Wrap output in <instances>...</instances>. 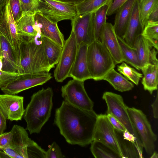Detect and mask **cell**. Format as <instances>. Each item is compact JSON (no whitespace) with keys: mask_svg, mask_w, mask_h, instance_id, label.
<instances>
[{"mask_svg":"<svg viewBox=\"0 0 158 158\" xmlns=\"http://www.w3.org/2000/svg\"><path fill=\"white\" fill-rule=\"evenodd\" d=\"M93 139L107 146L123 158L115 129L109 121L106 114H98Z\"/></svg>","mask_w":158,"mask_h":158,"instance_id":"obj_12","label":"cell"},{"mask_svg":"<svg viewBox=\"0 0 158 158\" xmlns=\"http://www.w3.org/2000/svg\"><path fill=\"white\" fill-rule=\"evenodd\" d=\"M84 81L73 79L62 86L61 96L64 101L81 109L93 110L94 102L89 98L84 87Z\"/></svg>","mask_w":158,"mask_h":158,"instance_id":"obj_10","label":"cell"},{"mask_svg":"<svg viewBox=\"0 0 158 158\" xmlns=\"http://www.w3.org/2000/svg\"><path fill=\"white\" fill-rule=\"evenodd\" d=\"M35 13H23V15L16 24L19 35L29 38L35 36L39 33L35 24Z\"/></svg>","mask_w":158,"mask_h":158,"instance_id":"obj_24","label":"cell"},{"mask_svg":"<svg viewBox=\"0 0 158 158\" xmlns=\"http://www.w3.org/2000/svg\"><path fill=\"white\" fill-rule=\"evenodd\" d=\"M78 46L73 31L72 30L69 38L65 41L58 63L54 72L56 81H63L69 77L77 56Z\"/></svg>","mask_w":158,"mask_h":158,"instance_id":"obj_7","label":"cell"},{"mask_svg":"<svg viewBox=\"0 0 158 158\" xmlns=\"http://www.w3.org/2000/svg\"><path fill=\"white\" fill-rule=\"evenodd\" d=\"M151 156L150 157L151 158H158V153L155 151L151 155Z\"/></svg>","mask_w":158,"mask_h":158,"instance_id":"obj_48","label":"cell"},{"mask_svg":"<svg viewBox=\"0 0 158 158\" xmlns=\"http://www.w3.org/2000/svg\"><path fill=\"white\" fill-rule=\"evenodd\" d=\"M27 153L28 158H46V151L32 140L27 146Z\"/></svg>","mask_w":158,"mask_h":158,"instance_id":"obj_35","label":"cell"},{"mask_svg":"<svg viewBox=\"0 0 158 158\" xmlns=\"http://www.w3.org/2000/svg\"><path fill=\"white\" fill-rule=\"evenodd\" d=\"M94 16V12L77 14L71 20L72 30L74 34L78 46L81 43L89 45L95 40Z\"/></svg>","mask_w":158,"mask_h":158,"instance_id":"obj_13","label":"cell"},{"mask_svg":"<svg viewBox=\"0 0 158 158\" xmlns=\"http://www.w3.org/2000/svg\"><path fill=\"white\" fill-rule=\"evenodd\" d=\"M60 2L68 3L70 4L76 6L85 0H56Z\"/></svg>","mask_w":158,"mask_h":158,"instance_id":"obj_47","label":"cell"},{"mask_svg":"<svg viewBox=\"0 0 158 158\" xmlns=\"http://www.w3.org/2000/svg\"><path fill=\"white\" fill-rule=\"evenodd\" d=\"M101 42L106 48L116 64L123 62L120 47L113 25L106 22L100 35Z\"/></svg>","mask_w":158,"mask_h":158,"instance_id":"obj_16","label":"cell"},{"mask_svg":"<svg viewBox=\"0 0 158 158\" xmlns=\"http://www.w3.org/2000/svg\"><path fill=\"white\" fill-rule=\"evenodd\" d=\"M88 45L81 43L78 46L76 58L69 74V77L84 81L92 79L87 62V50Z\"/></svg>","mask_w":158,"mask_h":158,"instance_id":"obj_17","label":"cell"},{"mask_svg":"<svg viewBox=\"0 0 158 158\" xmlns=\"http://www.w3.org/2000/svg\"><path fill=\"white\" fill-rule=\"evenodd\" d=\"M40 0H20L23 13L37 12Z\"/></svg>","mask_w":158,"mask_h":158,"instance_id":"obj_37","label":"cell"},{"mask_svg":"<svg viewBox=\"0 0 158 158\" xmlns=\"http://www.w3.org/2000/svg\"><path fill=\"white\" fill-rule=\"evenodd\" d=\"M102 98L107 106V113L111 114L118 119L126 129L135 136L139 143L142 145L129 115L127 110L128 106L124 103L122 96L108 91L103 93Z\"/></svg>","mask_w":158,"mask_h":158,"instance_id":"obj_9","label":"cell"},{"mask_svg":"<svg viewBox=\"0 0 158 158\" xmlns=\"http://www.w3.org/2000/svg\"><path fill=\"white\" fill-rule=\"evenodd\" d=\"M35 21L36 27L41 36L63 47L65 42L64 37L57 23L52 22L38 12L35 14Z\"/></svg>","mask_w":158,"mask_h":158,"instance_id":"obj_15","label":"cell"},{"mask_svg":"<svg viewBox=\"0 0 158 158\" xmlns=\"http://www.w3.org/2000/svg\"><path fill=\"white\" fill-rule=\"evenodd\" d=\"M116 135L123 156V158H142L143 157V147L135 139H124L121 131L115 130Z\"/></svg>","mask_w":158,"mask_h":158,"instance_id":"obj_21","label":"cell"},{"mask_svg":"<svg viewBox=\"0 0 158 158\" xmlns=\"http://www.w3.org/2000/svg\"><path fill=\"white\" fill-rule=\"evenodd\" d=\"M46 152V158H64L61 149L58 144L53 142Z\"/></svg>","mask_w":158,"mask_h":158,"instance_id":"obj_38","label":"cell"},{"mask_svg":"<svg viewBox=\"0 0 158 158\" xmlns=\"http://www.w3.org/2000/svg\"><path fill=\"white\" fill-rule=\"evenodd\" d=\"M109 2L102 6L94 13V28L95 40L101 41L100 35L102 29L106 22Z\"/></svg>","mask_w":158,"mask_h":158,"instance_id":"obj_30","label":"cell"},{"mask_svg":"<svg viewBox=\"0 0 158 158\" xmlns=\"http://www.w3.org/2000/svg\"><path fill=\"white\" fill-rule=\"evenodd\" d=\"M12 16L16 24L23 15L20 0H9Z\"/></svg>","mask_w":158,"mask_h":158,"instance_id":"obj_36","label":"cell"},{"mask_svg":"<svg viewBox=\"0 0 158 158\" xmlns=\"http://www.w3.org/2000/svg\"><path fill=\"white\" fill-rule=\"evenodd\" d=\"M143 76L142 83L144 89L152 94L157 90L158 84V60L153 61L141 70Z\"/></svg>","mask_w":158,"mask_h":158,"instance_id":"obj_22","label":"cell"},{"mask_svg":"<svg viewBox=\"0 0 158 158\" xmlns=\"http://www.w3.org/2000/svg\"><path fill=\"white\" fill-rule=\"evenodd\" d=\"M98 115L93 110H84L64 100L56 110L54 123L68 143L84 147L93 140Z\"/></svg>","mask_w":158,"mask_h":158,"instance_id":"obj_1","label":"cell"},{"mask_svg":"<svg viewBox=\"0 0 158 158\" xmlns=\"http://www.w3.org/2000/svg\"><path fill=\"white\" fill-rule=\"evenodd\" d=\"M123 61L134 67L137 70H141L136 49L128 45L124 40L117 37Z\"/></svg>","mask_w":158,"mask_h":158,"instance_id":"obj_28","label":"cell"},{"mask_svg":"<svg viewBox=\"0 0 158 158\" xmlns=\"http://www.w3.org/2000/svg\"><path fill=\"white\" fill-rule=\"evenodd\" d=\"M53 92L48 87L34 93L25 109L23 118L27 126L26 128L31 134L39 133L50 118L53 106Z\"/></svg>","mask_w":158,"mask_h":158,"instance_id":"obj_2","label":"cell"},{"mask_svg":"<svg viewBox=\"0 0 158 158\" xmlns=\"http://www.w3.org/2000/svg\"><path fill=\"white\" fill-rule=\"evenodd\" d=\"M128 0H110L107 15L109 16L116 13L119 8Z\"/></svg>","mask_w":158,"mask_h":158,"instance_id":"obj_40","label":"cell"},{"mask_svg":"<svg viewBox=\"0 0 158 158\" xmlns=\"http://www.w3.org/2000/svg\"><path fill=\"white\" fill-rule=\"evenodd\" d=\"M20 74L17 73L8 72L0 70V89L10 81Z\"/></svg>","mask_w":158,"mask_h":158,"instance_id":"obj_39","label":"cell"},{"mask_svg":"<svg viewBox=\"0 0 158 158\" xmlns=\"http://www.w3.org/2000/svg\"><path fill=\"white\" fill-rule=\"evenodd\" d=\"M7 0H0V8L4 5Z\"/></svg>","mask_w":158,"mask_h":158,"instance_id":"obj_50","label":"cell"},{"mask_svg":"<svg viewBox=\"0 0 158 158\" xmlns=\"http://www.w3.org/2000/svg\"><path fill=\"white\" fill-rule=\"evenodd\" d=\"M148 21L158 22V6H156L151 13Z\"/></svg>","mask_w":158,"mask_h":158,"instance_id":"obj_45","label":"cell"},{"mask_svg":"<svg viewBox=\"0 0 158 158\" xmlns=\"http://www.w3.org/2000/svg\"><path fill=\"white\" fill-rule=\"evenodd\" d=\"M10 131L12 139L9 147L18 153L22 158H28L27 149L31 139L23 127L15 125Z\"/></svg>","mask_w":158,"mask_h":158,"instance_id":"obj_20","label":"cell"},{"mask_svg":"<svg viewBox=\"0 0 158 158\" xmlns=\"http://www.w3.org/2000/svg\"><path fill=\"white\" fill-rule=\"evenodd\" d=\"M37 12L57 23L64 20H71L77 15L76 6L56 0H40Z\"/></svg>","mask_w":158,"mask_h":158,"instance_id":"obj_8","label":"cell"},{"mask_svg":"<svg viewBox=\"0 0 158 158\" xmlns=\"http://www.w3.org/2000/svg\"><path fill=\"white\" fill-rule=\"evenodd\" d=\"M41 40L48 63L53 68L58 62L62 47L50 39L41 35Z\"/></svg>","mask_w":158,"mask_h":158,"instance_id":"obj_27","label":"cell"},{"mask_svg":"<svg viewBox=\"0 0 158 158\" xmlns=\"http://www.w3.org/2000/svg\"><path fill=\"white\" fill-rule=\"evenodd\" d=\"M106 115L109 121L115 130L121 132H123L126 130L121 123L111 114L107 113Z\"/></svg>","mask_w":158,"mask_h":158,"instance_id":"obj_43","label":"cell"},{"mask_svg":"<svg viewBox=\"0 0 158 158\" xmlns=\"http://www.w3.org/2000/svg\"><path fill=\"white\" fill-rule=\"evenodd\" d=\"M110 0H85L76 6L77 14L83 15L94 12L108 3Z\"/></svg>","mask_w":158,"mask_h":158,"instance_id":"obj_31","label":"cell"},{"mask_svg":"<svg viewBox=\"0 0 158 158\" xmlns=\"http://www.w3.org/2000/svg\"><path fill=\"white\" fill-rule=\"evenodd\" d=\"M133 47L136 50L141 70L151 63V55L154 48L141 35L137 37Z\"/></svg>","mask_w":158,"mask_h":158,"instance_id":"obj_23","label":"cell"},{"mask_svg":"<svg viewBox=\"0 0 158 158\" xmlns=\"http://www.w3.org/2000/svg\"><path fill=\"white\" fill-rule=\"evenodd\" d=\"M22 158V156L13 149L8 147L3 149H0V158Z\"/></svg>","mask_w":158,"mask_h":158,"instance_id":"obj_42","label":"cell"},{"mask_svg":"<svg viewBox=\"0 0 158 158\" xmlns=\"http://www.w3.org/2000/svg\"><path fill=\"white\" fill-rule=\"evenodd\" d=\"M1 39L3 57L2 70L8 72L17 73V65L15 54L8 42L1 35Z\"/></svg>","mask_w":158,"mask_h":158,"instance_id":"obj_25","label":"cell"},{"mask_svg":"<svg viewBox=\"0 0 158 158\" xmlns=\"http://www.w3.org/2000/svg\"><path fill=\"white\" fill-rule=\"evenodd\" d=\"M7 119L0 109V135L3 133L6 128Z\"/></svg>","mask_w":158,"mask_h":158,"instance_id":"obj_44","label":"cell"},{"mask_svg":"<svg viewBox=\"0 0 158 158\" xmlns=\"http://www.w3.org/2000/svg\"><path fill=\"white\" fill-rule=\"evenodd\" d=\"M137 1L140 19L144 28L151 13L158 6V0H137Z\"/></svg>","mask_w":158,"mask_h":158,"instance_id":"obj_33","label":"cell"},{"mask_svg":"<svg viewBox=\"0 0 158 158\" xmlns=\"http://www.w3.org/2000/svg\"><path fill=\"white\" fill-rule=\"evenodd\" d=\"M141 35L158 50V22L148 21Z\"/></svg>","mask_w":158,"mask_h":158,"instance_id":"obj_32","label":"cell"},{"mask_svg":"<svg viewBox=\"0 0 158 158\" xmlns=\"http://www.w3.org/2000/svg\"><path fill=\"white\" fill-rule=\"evenodd\" d=\"M127 110L143 148L151 155L155 151L157 136L146 115L141 110L134 107H128Z\"/></svg>","mask_w":158,"mask_h":158,"instance_id":"obj_6","label":"cell"},{"mask_svg":"<svg viewBox=\"0 0 158 158\" xmlns=\"http://www.w3.org/2000/svg\"><path fill=\"white\" fill-rule=\"evenodd\" d=\"M143 28L140 19L137 0H136L133 6L131 18L123 39L128 45L133 47L136 39L141 35Z\"/></svg>","mask_w":158,"mask_h":158,"instance_id":"obj_19","label":"cell"},{"mask_svg":"<svg viewBox=\"0 0 158 158\" xmlns=\"http://www.w3.org/2000/svg\"><path fill=\"white\" fill-rule=\"evenodd\" d=\"M158 92L157 91L156 99L151 105L152 109L153 117L155 118H158Z\"/></svg>","mask_w":158,"mask_h":158,"instance_id":"obj_46","label":"cell"},{"mask_svg":"<svg viewBox=\"0 0 158 158\" xmlns=\"http://www.w3.org/2000/svg\"><path fill=\"white\" fill-rule=\"evenodd\" d=\"M90 150L96 158H121L120 156L104 144L94 140L91 143Z\"/></svg>","mask_w":158,"mask_h":158,"instance_id":"obj_29","label":"cell"},{"mask_svg":"<svg viewBox=\"0 0 158 158\" xmlns=\"http://www.w3.org/2000/svg\"><path fill=\"white\" fill-rule=\"evenodd\" d=\"M0 56H2V47L1 44V35H0Z\"/></svg>","mask_w":158,"mask_h":158,"instance_id":"obj_51","label":"cell"},{"mask_svg":"<svg viewBox=\"0 0 158 158\" xmlns=\"http://www.w3.org/2000/svg\"><path fill=\"white\" fill-rule=\"evenodd\" d=\"M52 77L49 72L20 74L1 89L5 94L16 95L25 90L42 85Z\"/></svg>","mask_w":158,"mask_h":158,"instance_id":"obj_11","label":"cell"},{"mask_svg":"<svg viewBox=\"0 0 158 158\" xmlns=\"http://www.w3.org/2000/svg\"><path fill=\"white\" fill-rule=\"evenodd\" d=\"M20 46L21 62L17 73L20 74L49 72V64L42 44L41 35L24 37Z\"/></svg>","mask_w":158,"mask_h":158,"instance_id":"obj_3","label":"cell"},{"mask_svg":"<svg viewBox=\"0 0 158 158\" xmlns=\"http://www.w3.org/2000/svg\"><path fill=\"white\" fill-rule=\"evenodd\" d=\"M3 57L2 56H0V70H2L3 67Z\"/></svg>","mask_w":158,"mask_h":158,"instance_id":"obj_49","label":"cell"},{"mask_svg":"<svg viewBox=\"0 0 158 158\" xmlns=\"http://www.w3.org/2000/svg\"><path fill=\"white\" fill-rule=\"evenodd\" d=\"M117 70L127 79L131 81L136 85H138L140 79L143 77L142 74L123 62L117 66Z\"/></svg>","mask_w":158,"mask_h":158,"instance_id":"obj_34","label":"cell"},{"mask_svg":"<svg viewBox=\"0 0 158 158\" xmlns=\"http://www.w3.org/2000/svg\"><path fill=\"white\" fill-rule=\"evenodd\" d=\"M12 136L11 131L0 135V149H3L10 146Z\"/></svg>","mask_w":158,"mask_h":158,"instance_id":"obj_41","label":"cell"},{"mask_svg":"<svg viewBox=\"0 0 158 158\" xmlns=\"http://www.w3.org/2000/svg\"><path fill=\"white\" fill-rule=\"evenodd\" d=\"M0 35L8 42L15 54L17 70L20 64V46L24 37L18 33L9 0H7L4 5L0 8Z\"/></svg>","mask_w":158,"mask_h":158,"instance_id":"obj_5","label":"cell"},{"mask_svg":"<svg viewBox=\"0 0 158 158\" xmlns=\"http://www.w3.org/2000/svg\"><path fill=\"white\" fill-rule=\"evenodd\" d=\"M103 80L108 82L115 89L121 92L128 91L134 87L133 83L130 81L114 69L110 70Z\"/></svg>","mask_w":158,"mask_h":158,"instance_id":"obj_26","label":"cell"},{"mask_svg":"<svg viewBox=\"0 0 158 158\" xmlns=\"http://www.w3.org/2000/svg\"><path fill=\"white\" fill-rule=\"evenodd\" d=\"M24 98L15 95L0 94V109L7 119L21 120L23 116Z\"/></svg>","mask_w":158,"mask_h":158,"instance_id":"obj_14","label":"cell"},{"mask_svg":"<svg viewBox=\"0 0 158 158\" xmlns=\"http://www.w3.org/2000/svg\"><path fill=\"white\" fill-rule=\"evenodd\" d=\"M87 58L89 72L92 79L95 81L103 80L116 64L105 45L97 40L88 45Z\"/></svg>","mask_w":158,"mask_h":158,"instance_id":"obj_4","label":"cell"},{"mask_svg":"<svg viewBox=\"0 0 158 158\" xmlns=\"http://www.w3.org/2000/svg\"><path fill=\"white\" fill-rule=\"evenodd\" d=\"M136 0H128L119 8L115 13L113 26L117 37L123 39Z\"/></svg>","mask_w":158,"mask_h":158,"instance_id":"obj_18","label":"cell"}]
</instances>
